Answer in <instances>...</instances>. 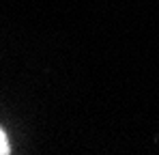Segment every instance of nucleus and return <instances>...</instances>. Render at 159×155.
<instances>
[{"mask_svg":"<svg viewBox=\"0 0 159 155\" xmlns=\"http://www.w3.org/2000/svg\"><path fill=\"white\" fill-rule=\"evenodd\" d=\"M7 153H9V140H7V134L0 127V155H7Z\"/></svg>","mask_w":159,"mask_h":155,"instance_id":"obj_1","label":"nucleus"}]
</instances>
